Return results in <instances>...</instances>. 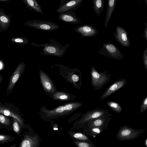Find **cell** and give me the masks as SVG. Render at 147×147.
Returning a JSON list of instances; mask_svg holds the SVG:
<instances>
[{
	"mask_svg": "<svg viewBox=\"0 0 147 147\" xmlns=\"http://www.w3.org/2000/svg\"><path fill=\"white\" fill-rule=\"evenodd\" d=\"M59 75L68 82L71 83L76 89L80 90L82 85V73L76 68H70L62 64H55Z\"/></svg>",
	"mask_w": 147,
	"mask_h": 147,
	"instance_id": "1",
	"label": "cell"
},
{
	"mask_svg": "<svg viewBox=\"0 0 147 147\" xmlns=\"http://www.w3.org/2000/svg\"><path fill=\"white\" fill-rule=\"evenodd\" d=\"M112 115L108 110L99 108L87 111L82 114L79 119L74 122L70 130L82 129L84 125L94 119L103 116L112 117Z\"/></svg>",
	"mask_w": 147,
	"mask_h": 147,
	"instance_id": "2",
	"label": "cell"
},
{
	"mask_svg": "<svg viewBox=\"0 0 147 147\" xmlns=\"http://www.w3.org/2000/svg\"><path fill=\"white\" fill-rule=\"evenodd\" d=\"M82 103L79 102H71L65 103L53 109H43L47 117L56 118L69 115L82 106Z\"/></svg>",
	"mask_w": 147,
	"mask_h": 147,
	"instance_id": "3",
	"label": "cell"
},
{
	"mask_svg": "<svg viewBox=\"0 0 147 147\" xmlns=\"http://www.w3.org/2000/svg\"><path fill=\"white\" fill-rule=\"evenodd\" d=\"M49 43H46L42 45H38L33 42L31 45L37 47H44L42 53L40 52L44 55H49L58 57H62L67 49L71 46L65 44L62 45L59 42L53 39L49 40Z\"/></svg>",
	"mask_w": 147,
	"mask_h": 147,
	"instance_id": "4",
	"label": "cell"
},
{
	"mask_svg": "<svg viewBox=\"0 0 147 147\" xmlns=\"http://www.w3.org/2000/svg\"><path fill=\"white\" fill-rule=\"evenodd\" d=\"M91 83L92 87L96 90L100 89L109 81L111 75L109 71L107 70L101 73L99 72L94 65L91 67L90 72Z\"/></svg>",
	"mask_w": 147,
	"mask_h": 147,
	"instance_id": "5",
	"label": "cell"
},
{
	"mask_svg": "<svg viewBox=\"0 0 147 147\" xmlns=\"http://www.w3.org/2000/svg\"><path fill=\"white\" fill-rule=\"evenodd\" d=\"M145 130V129H134L124 125L118 130L116 138L121 141L132 140L139 136Z\"/></svg>",
	"mask_w": 147,
	"mask_h": 147,
	"instance_id": "6",
	"label": "cell"
},
{
	"mask_svg": "<svg viewBox=\"0 0 147 147\" xmlns=\"http://www.w3.org/2000/svg\"><path fill=\"white\" fill-rule=\"evenodd\" d=\"M97 52L111 59L121 60L124 57L123 54L119 49L110 42L104 43L102 48L98 51Z\"/></svg>",
	"mask_w": 147,
	"mask_h": 147,
	"instance_id": "7",
	"label": "cell"
},
{
	"mask_svg": "<svg viewBox=\"0 0 147 147\" xmlns=\"http://www.w3.org/2000/svg\"><path fill=\"white\" fill-rule=\"evenodd\" d=\"M24 24L34 28L45 31H53L60 28L59 25L54 23L37 20L27 21Z\"/></svg>",
	"mask_w": 147,
	"mask_h": 147,
	"instance_id": "8",
	"label": "cell"
},
{
	"mask_svg": "<svg viewBox=\"0 0 147 147\" xmlns=\"http://www.w3.org/2000/svg\"><path fill=\"white\" fill-rule=\"evenodd\" d=\"M83 0H60V6L55 10L58 13L75 11L82 5Z\"/></svg>",
	"mask_w": 147,
	"mask_h": 147,
	"instance_id": "9",
	"label": "cell"
},
{
	"mask_svg": "<svg viewBox=\"0 0 147 147\" xmlns=\"http://www.w3.org/2000/svg\"><path fill=\"white\" fill-rule=\"evenodd\" d=\"M26 66L25 63L22 61L18 64L13 71L10 77L9 83L7 90L8 94L11 92L17 82L25 70Z\"/></svg>",
	"mask_w": 147,
	"mask_h": 147,
	"instance_id": "10",
	"label": "cell"
},
{
	"mask_svg": "<svg viewBox=\"0 0 147 147\" xmlns=\"http://www.w3.org/2000/svg\"><path fill=\"white\" fill-rule=\"evenodd\" d=\"M40 81L46 92L51 93L57 91L54 84L50 77L42 70L39 69Z\"/></svg>",
	"mask_w": 147,
	"mask_h": 147,
	"instance_id": "11",
	"label": "cell"
},
{
	"mask_svg": "<svg viewBox=\"0 0 147 147\" xmlns=\"http://www.w3.org/2000/svg\"><path fill=\"white\" fill-rule=\"evenodd\" d=\"M113 34L116 40L121 45L126 47L130 46V42L127 32L122 27L117 26Z\"/></svg>",
	"mask_w": 147,
	"mask_h": 147,
	"instance_id": "12",
	"label": "cell"
},
{
	"mask_svg": "<svg viewBox=\"0 0 147 147\" xmlns=\"http://www.w3.org/2000/svg\"><path fill=\"white\" fill-rule=\"evenodd\" d=\"M111 119V116H103L94 119L84 125L82 129L86 127H101L106 129Z\"/></svg>",
	"mask_w": 147,
	"mask_h": 147,
	"instance_id": "13",
	"label": "cell"
},
{
	"mask_svg": "<svg viewBox=\"0 0 147 147\" xmlns=\"http://www.w3.org/2000/svg\"><path fill=\"white\" fill-rule=\"evenodd\" d=\"M127 82L125 79H120L113 82L102 94L100 97L101 100L109 96L123 87Z\"/></svg>",
	"mask_w": 147,
	"mask_h": 147,
	"instance_id": "14",
	"label": "cell"
},
{
	"mask_svg": "<svg viewBox=\"0 0 147 147\" xmlns=\"http://www.w3.org/2000/svg\"><path fill=\"white\" fill-rule=\"evenodd\" d=\"M74 29L82 37H93L96 35L98 33L96 28L88 24L82 25L75 28Z\"/></svg>",
	"mask_w": 147,
	"mask_h": 147,
	"instance_id": "15",
	"label": "cell"
},
{
	"mask_svg": "<svg viewBox=\"0 0 147 147\" xmlns=\"http://www.w3.org/2000/svg\"><path fill=\"white\" fill-rule=\"evenodd\" d=\"M58 17L61 20L69 24H76L82 23L75 11H68L61 13H59Z\"/></svg>",
	"mask_w": 147,
	"mask_h": 147,
	"instance_id": "16",
	"label": "cell"
},
{
	"mask_svg": "<svg viewBox=\"0 0 147 147\" xmlns=\"http://www.w3.org/2000/svg\"><path fill=\"white\" fill-rule=\"evenodd\" d=\"M11 16L5 13L3 9H0V32L7 30L11 23Z\"/></svg>",
	"mask_w": 147,
	"mask_h": 147,
	"instance_id": "17",
	"label": "cell"
},
{
	"mask_svg": "<svg viewBox=\"0 0 147 147\" xmlns=\"http://www.w3.org/2000/svg\"><path fill=\"white\" fill-rule=\"evenodd\" d=\"M0 113L7 116L16 119L20 123L21 126L22 127L23 126V119L19 114L10 108L0 105Z\"/></svg>",
	"mask_w": 147,
	"mask_h": 147,
	"instance_id": "18",
	"label": "cell"
},
{
	"mask_svg": "<svg viewBox=\"0 0 147 147\" xmlns=\"http://www.w3.org/2000/svg\"><path fill=\"white\" fill-rule=\"evenodd\" d=\"M52 98L55 100L68 101L74 100L76 96L74 94L63 91H57L53 93Z\"/></svg>",
	"mask_w": 147,
	"mask_h": 147,
	"instance_id": "19",
	"label": "cell"
},
{
	"mask_svg": "<svg viewBox=\"0 0 147 147\" xmlns=\"http://www.w3.org/2000/svg\"><path fill=\"white\" fill-rule=\"evenodd\" d=\"M117 0H107V8L104 27L106 28L108 25L112 15L115 9Z\"/></svg>",
	"mask_w": 147,
	"mask_h": 147,
	"instance_id": "20",
	"label": "cell"
},
{
	"mask_svg": "<svg viewBox=\"0 0 147 147\" xmlns=\"http://www.w3.org/2000/svg\"><path fill=\"white\" fill-rule=\"evenodd\" d=\"M38 139L36 136H25L20 143V147H35L38 144Z\"/></svg>",
	"mask_w": 147,
	"mask_h": 147,
	"instance_id": "21",
	"label": "cell"
},
{
	"mask_svg": "<svg viewBox=\"0 0 147 147\" xmlns=\"http://www.w3.org/2000/svg\"><path fill=\"white\" fill-rule=\"evenodd\" d=\"M22 1L26 7L29 10H33L42 14H43L41 7L37 0Z\"/></svg>",
	"mask_w": 147,
	"mask_h": 147,
	"instance_id": "22",
	"label": "cell"
},
{
	"mask_svg": "<svg viewBox=\"0 0 147 147\" xmlns=\"http://www.w3.org/2000/svg\"><path fill=\"white\" fill-rule=\"evenodd\" d=\"M104 129L101 127H86L83 129L82 131L85 134L95 138L100 134Z\"/></svg>",
	"mask_w": 147,
	"mask_h": 147,
	"instance_id": "23",
	"label": "cell"
},
{
	"mask_svg": "<svg viewBox=\"0 0 147 147\" xmlns=\"http://www.w3.org/2000/svg\"><path fill=\"white\" fill-rule=\"evenodd\" d=\"M68 133L69 136L73 140L92 142L86 135L84 133L73 131L71 130L69 131Z\"/></svg>",
	"mask_w": 147,
	"mask_h": 147,
	"instance_id": "24",
	"label": "cell"
},
{
	"mask_svg": "<svg viewBox=\"0 0 147 147\" xmlns=\"http://www.w3.org/2000/svg\"><path fill=\"white\" fill-rule=\"evenodd\" d=\"M105 0H93L92 6L94 12L98 16H100L104 8Z\"/></svg>",
	"mask_w": 147,
	"mask_h": 147,
	"instance_id": "25",
	"label": "cell"
},
{
	"mask_svg": "<svg viewBox=\"0 0 147 147\" xmlns=\"http://www.w3.org/2000/svg\"><path fill=\"white\" fill-rule=\"evenodd\" d=\"M12 44H15L20 46L27 45L29 42L28 38L22 36L15 37L11 38Z\"/></svg>",
	"mask_w": 147,
	"mask_h": 147,
	"instance_id": "26",
	"label": "cell"
},
{
	"mask_svg": "<svg viewBox=\"0 0 147 147\" xmlns=\"http://www.w3.org/2000/svg\"><path fill=\"white\" fill-rule=\"evenodd\" d=\"M107 105L114 111L117 113H120L122 111L121 106L118 103L112 101H109L106 103Z\"/></svg>",
	"mask_w": 147,
	"mask_h": 147,
	"instance_id": "27",
	"label": "cell"
},
{
	"mask_svg": "<svg viewBox=\"0 0 147 147\" xmlns=\"http://www.w3.org/2000/svg\"><path fill=\"white\" fill-rule=\"evenodd\" d=\"M74 142L76 146L78 147H96L93 142L74 140Z\"/></svg>",
	"mask_w": 147,
	"mask_h": 147,
	"instance_id": "28",
	"label": "cell"
},
{
	"mask_svg": "<svg viewBox=\"0 0 147 147\" xmlns=\"http://www.w3.org/2000/svg\"><path fill=\"white\" fill-rule=\"evenodd\" d=\"M13 130L18 135L21 132L20 124L16 119L13 118Z\"/></svg>",
	"mask_w": 147,
	"mask_h": 147,
	"instance_id": "29",
	"label": "cell"
},
{
	"mask_svg": "<svg viewBox=\"0 0 147 147\" xmlns=\"http://www.w3.org/2000/svg\"><path fill=\"white\" fill-rule=\"evenodd\" d=\"M0 121L1 123L5 125H8L10 124L9 118L7 116L1 113L0 114Z\"/></svg>",
	"mask_w": 147,
	"mask_h": 147,
	"instance_id": "30",
	"label": "cell"
},
{
	"mask_svg": "<svg viewBox=\"0 0 147 147\" xmlns=\"http://www.w3.org/2000/svg\"><path fill=\"white\" fill-rule=\"evenodd\" d=\"M11 136L7 135L1 134L0 135V142L3 144L11 141Z\"/></svg>",
	"mask_w": 147,
	"mask_h": 147,
	"instance_id": "31",
	"label": "cell"
},
{
	"mask_svg": "<svg viewBox=\"0 0 147 147\" xmlns=\"http://www.w3.org/2000/svg\"><path fill=\"white\" fill-rule=\"evenodd\" d=\"M147 109V96L145 97L141 104L140 107V112L143 113Z\"/></svg>",
	"mask_w": 147,
	"mask_h": 147,
	"instance_id": "32",
	"label": "cell"
},
{
	"mask_svg": "<svg viewBox=\"0 0 147 147\" xmlns=\"http://www.w3.org/2000/svg\"><path fill=\"white\" fill-rule=\"evenodd\" d=\"M143 60L144 66L147 70V48L144 50L143 53Z\"/></svg>",
	"mask_w": 147,
	"mask_h": 147,
	"instance_id": "33",
	"label": "cell"
},
{
	"mask_svg": "<svg viewBox=\"0 0 147 147\" xmlns=\"http://www.w3.org/2000/svg\"><path fill=\"white\" fill-rule=\"evenodd\" d=\"M81 115V113L80 112L75 113L69 118V120L67 121L68 122L70 123L76 121L79 118Z\"/></svg>",
	"mask_w": 147,
	"mask_h": 147,
	"instance_id": "34",
	"label": "cell"
},
{
	"mask_svg": "<svg viewBox=\"0 0 147 147\" xmlns=\"http://www.w3.org/2000/svg\"><path fill=\"white\" fill-rule=\"evenodd\" d=\"M4 63L3 60L1 59L0 60V71L4 69Z\"/></svg>",
	"mask_w": 147,
	"mask_h": 147,
	"instance_id": "35",
	"label": "cell"
},
{
	"mask_svg": "<svg viewBox=\"0 0 147 147\" xmlns=\"http://www.w3.org/2000/svg\"><path fill=\"white\" fill-rule=\"evenodd\" d=\"M143 36L144 38L147 41V26L145 25V26L144 28Z\"/></svg>",
	"mask_w": 147,
	"mask_h": 147,
	"instance_id": "36",
	"label": "cell"
},
{
	"mask_svg": "<svg viewBox=\"0 0 147 147\" xmlns=\"http://www.w3.org/2000/svg\"><path fill=\"white\" fill-rule=\"evenodd\" d=\"M3 76L1 74H0V84H1V82L3 80Z\"/></svg>",
	"mask_w": 147,
	"mask_h": 147,
	"instance_id": "37",
	"label": "cell"
},
{
	"mask_svg": "<svg viewBox=\"0 0 147 147\" xmlns=\"http://www.w3.org/2000/svg\"><path fill=\"white\" fill-rule=\"evenodd\" d=\"M55 125L54 126V127L53 128V129L55 130H57L58 129V125H57L55 124Z\"/></svg>",
	"mask_w": 147,
	"mask_h": 147,
	"instance_id": "38",
	"label": "cell"
},
{
	"mask_svg": "<svg viewBox=\"0 0 147 147\" xmlns=\"http://www.w3.org/2000/svg\"><path fill=\"white\" fill-rule=\"evenodd\" d=\"M144 143L145 145L147 147V137L145 140Z\"/></svg>",
	"mask_w": 147,
	"mask_h": 147,
	"instance_id": "39",
	"label": "cell"
},
{
	"mask_svg": "<svg viewBox=\"0 0 147 147\" xmlns=\"http://www.w3.org/2000/svg\"><path fill=\"white\" fill-rule=\"evenodd\" d=\"M10 0H0L1 1H6L8 2Z\"/></svg>",
	"mask_w": 147,
	"mask_h": 147,
	"instance_id": "40",
	"label": "cell"
},
{
	"mask_svg": "<svg viewBox=\"0 0 147 147\" xmlns=\"http://www.w3.org/2000/svg\"><path fill=\"white\" fill-rule=\"evenodd\" d=\"M16 144H14V145H13L12 146H10V147H16Z\"/></svg>",
	"mask_w": 147,
	"mask_h": 147,
	"instance_id": "41",
	"label": "cell"
},
{
	"mask_svg": "<svg viewBox=\"0 0 147 147\" xmlns=\"http://www.w3.org/2000/svg\"><path fill=\"white\" fill-rule=\"evenodd\" d=\"M144 1L147 7V0H144Z\"/></svg>",
	"mask_w": 147,
	"mask_h": 147,
	"instance_id": "42",
	"label": "cell"
},
{
	"mask_svg": "<svg viewBox=\"0 0 147 147\" xmlns=\"http://www.w3.org/2000/svg\"><path fill=\"white\" fill-rule=\"evenodd\" d=\"M145 25L147 26V24H146Z\"/></svg>",
	"mask_w": 147,
	"mask_h": 147,
	"instance_id": "43",
	"label": "cell"
}]
</instances>
